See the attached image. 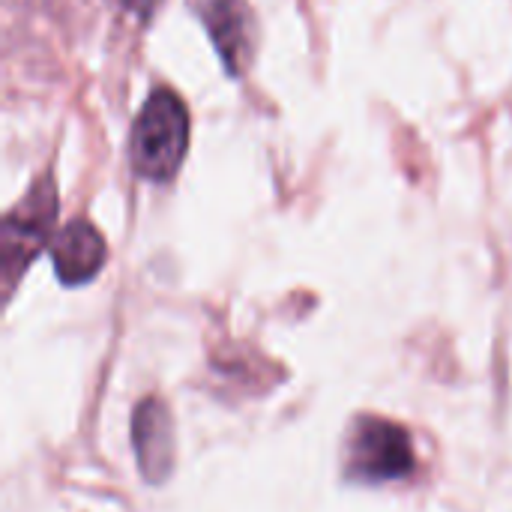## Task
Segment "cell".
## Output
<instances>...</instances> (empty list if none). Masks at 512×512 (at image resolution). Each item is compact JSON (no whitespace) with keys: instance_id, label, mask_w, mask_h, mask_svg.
Returning a JSON list of instances; mask_svg holds the SVG:
<instances>
[{"instance_id":"1","label":"cell","mask_w":512,"mask_h":512,"mask_svg":"<svg viewBox=\"0 0 512 512\" xmlns=\"http://www.w3.org/2000/svg\"><path fill=\"white\" fill-rule=\"evenodd\" d=\"M189 147V111L174 90H153L132 126V168L138 177L165 183L177 174Z\"/></svg>"},{"instance_id":"2","label":"cell","mask_w":512,"mask_h":512,"mask_svg":"<svg viewBox=\"0 0 512 512\" xmlns=\"http://www.w3.org/2000/svg\"><path fill=\"white\" fill-rule=\"evenodd\" d=\"M411 435L378 417H363L354 423L348 438V474L360 483H393L414 471Z\"/></svg>"},{"instance_id":"3","label":"cell","mask_w":512,"mask_h":512,"mask_svg":"<svg viewBox=\"0 0 512 512\" xmlns=\"http://www.w3.org/2000/svg\"><path fill=\"white\" fill-rule=\"evenodd\" d=\"M54 216H57L54 180L42 177L30 189V195L3 219V276H6V288H12L18 273L48 243Z\"/></svg>"},{"instance_id":"4","label":"cell","mask_w":512,"mask_h":512,"mask_svg":"<svg viewBox=\"0 0 512 512\" xmlns=\"http://www.w3.org/2000/svg\"><path fill=\"white\" fill-rule=\"evenodd\" d=\"M201 18L228 75H243L255 51V18L246 0H207Z\"/></svg>"},{"instance_id":"5","label":"cell","mask_w":512,"mask_h":512,"mask_svg":"<svg viewBox=\"0 0 512 512\" xmlns=\"http://www.w3.org/2000/svg\"><path fill=\"white\" fill-rule=\"evenodd\" d=\"M132 441L144 480L153 486L162 483L174 468V426L168 408L159 399H144L135 408Z\"/></svg>"},{"instance_id":"6","label":"cell","mask_w":512,"mask_h":512,"mask_svg":"<svg viewBox=\"0 0 512 512\" xmlns=\"http://www.w3.org/2000/svg\"><path fill=\"white\" fill-rule=\"evenodd\" d=\"M105 258H108L105 240L87 219H75L63 225L51 243V261L63 285L90 282L102 270Z\"/></svg>"},{"instance_id":"7","label":"cell","mask_w":512,"mask_h":512,"mask_svg":"<svg viewBox=\"0 0 512 512\" xmlns=\"http://www.w3.org/2000/svg\"><path fill=\"white\" fill-rule=\"evenodd\" d=\"M123 3H126L129 9H135L138 15H150V12H153V6H156L159 0H123Z\"/></svg>"}]
</instances>
